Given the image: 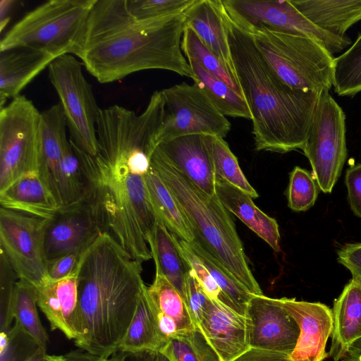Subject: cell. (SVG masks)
Masks as SVG:
<instances>
[{
	"instance_id": "cell-25",
	"label": "cell",
	"mask_w": 361,
	"mask_h": 361,
	"mask_svg": "<svg viewBox=\"0 0 361 361\" xmlns=\"http://www.w3.org/2000/svg\"><path fill=\"white\" fill-rule=\"evenodd\" d=\"M215 194L228 212L240 219L274 251L280 250V233L276 220L260 210L249 195L217 177Z\"/></svg>"
},
{
	"instance_id": "cell-3",
	"label": "cell",
	"mask_w": 361,
	"mask_h": 361,
	"mask_svg": "<svg viewBox=\"0 0 361 361\" xmlns=\"http://www.w3.org/2000/svg\"><path fill=\"white\" fill-rule=\"evenodd\" d=\"M222 16L236 76L250 111L255 149L278 153L302 149L320 94L281 81L251 35L228 16L223 4Z\"/></svg>"
},
{
	"instance_id": "cell-29",
	"label": "cell",
	"mask_w": 361,
	"mask_h": 361,
	"mask_svg": "<svg viewBox=\"0 0 361 361\" xmlns=\"http://www.w3.org/2000/svg\"><path fill=\"white\" fill-rule=\"evenodd\" d=\"M146 184L158 220L180 240L193 241L194 235L178 202L152 166L146 176Z\"/></svg>"
},
{
	"instance_id": "cell-45",
	"label": "cell",
	"mask_w": 361,
	"mask_h": 361,
	"mask_svg": "<svg viewBox=\"0 0 361 361\" xmlns=\"http://www.w3.org/2000/svg\"><path fill=\"white\" fill-rule=\"evenodd\" d=\"M338 261L352 274V279L361 285V243L348 244L338 251Z\"/></svg>"
},
{
	"instance_id": "cell-35",
	"label": "cell",
	"mask_w": 361,
	"mask_h": 361,
	"mask_svg": "<svg viewBox=\"0 0 361 361\" xmlns=\"http://www.w3.org/2000/svg\"><path fill=\"white\" fill-rule=\"evenodd\" d=\"M159 352L170 361H222L197 328L170 338Z\"/></svg>"
},
{
	"instance_id": "cell-54",
	"label": "cell",
	"mask_w": 361,
	"mask_h": 361,
	"mask_svg": "<svg viewBox=\"0 0 361 361\" xmlns=\"http://www.w3.org/2000/svg\"><path fill=\"white\" fill-rule=\"evenodd\" d=\"M49 361H66L63 355H51Z\"/></svg>"
},
{
	"instance_id": "cell-9",
	"label": "cell",
	"mask_w": 361,
	"mask_h": 361,
	"mask_svg": "<svg viewBox=\"0 0 361 361\" xmlns=\"http://www.w3.org/2000/svg\"><path fill=\"white\" fill-rule=\"evenodd\" d=\"M48 77L59 95L69 140L85 153L95 156L98 152L97 122L101 109L83 75L82 63L72 54L62 55L48 66Z\"/></svg>"
},
{
	"instance_id": "cell-52",
	"label": "cell",
	"mask_w": 361,
	"mask_h": 361,
	"mask_svg": "<svg viewBox=\"0 0 361 361\" xmlns=\"http://www.w3.org/2000/svg\"><path fill=\"white\" fill-rule=\"evenodd\" d=\"M47 349L39 347L30 357L25 361H49L51 355L47 353Z\"/></svg>"
},
{
	"instance_id": "cell-4",
	"label": "cell",
	"mask_w": 361,
	"mask_h": 361,
	"mask_svg": "<svg viewBox=\"0 0 361 361\" xmlns=\"http://www.w3.org/2000/svg\"><path fill=\"white\" fill-rule=\"evenodd\" d=\"M145 286L142 262L102 233L80 259L78 301L82 336L75 345L110 358L133 318Z\"/></svg>"
},
{
	"instance_id": "cell-14",
	"label": "cell",
	"mask_w": 361,
	"mask_h": 361,
	"mask_svg": "<svg viewBox=\"0 0 361 361\" xmlns=\"http://www.w3.org/2000/svg\"><path fill=\"white\" fill-rule=\"evenodd\" d=\"M245 317L250 348L290 355L296 345L300 329L277 298L253 295L247 304Z\"/></svg>"
},
{
	"instance_id": "cell-39",
	"label": "cell",
	"mask_w": 361,
	"mask_h": 361,
	"mask_svg": "<svg viewBox=\"0 0 361 361\" xmlns=\"http://www.w3.org/2000/svg\"><path fill=\"white\" fill-rule=\"evenodd\" d=\"M40 346L17 324L0 332V361H25Z\"/></svg>"
},
{
	"instance_id": "cell-24",
	"label": "cell",
	"mask_w": 361,
	"mask_h": 361,
	"mask_svg": "<svg viewBox=\"0 0 361 361\" xmlns=\"http://www.w3.org/2000/svg\"><path fill=\"white\" fill-rule=\"evenodd\" d=\"M183 15L185 27L192 29L202 42L237 77L224 24L221 0H195L183 11Z\"/></svg>"
},
{
	"instance_id": "cell-10",
	"label": "cell",
	"mask_w": 361,
	"mask_h": 361,
	"mask_svg": "<svg viewBox=\"0 0 361 361\" xmlns=\"http://www.w3.org/2000/svg\"><path fill=\"white\" fill-rule=\"evenodd\" d=\"M312 177L325 193L332 191L347 157L345 115L329 90L319 95L307 138L302 149Z\"/></svg>"
},
{
	"instance_id": "cell-8",
	"label": "cell",
	"mask_w": 361,
	"mask_h": 361,
	"mask_svg": "<svg viewBox=\"0 0 361 361\" xmlns=\"http://www.w3.org/2000/svg\"><path fill=\"white\" fill-rule=\"evenodd\" d=\"M41 112L23 95L0 109V190L20 176L38 171Z\"/></svg>"
},
{
	"instance_id": "cell-37",
	"label": "cell",
	"mask_w": 361,
	"mask_h": 361,
	"mask_svg": "<svg viewBox=\"0 0 361 361\" xmlns=\"http://www.w3.org/2000/svg\"><path fill=\"white\" fill-rule=\"evenodd\" d=\"M212 156L216 177L239 188L252 198L258 197L257 192L247 180L236 157L224 138L212 136Z\"/></svg>"
},
{
	"instance_id": "cell-17",
	"label": "cell",
	"mask_w": 361,
	"mask_h": 361,
	"mask_svg": "<svg viewBox=\"0 0 361 361\" xmlns=\"http://www.w3.org/2000/svg\"><path fill=\"white\" fill-rule=\"evenodd\" d=\"M280 305L297 322L300 334L289 355L293 361H323L329 354L326 346L334 329L333 312L321 302L278 299Z\"/></svg>"
},
{
	"instance_id": "cell-22",
	"label": "cell",
	"mask_w": 361,
	"mask_h": 361,
	"mask_svg": "<svg viewBox=\"0 0 361 361\" xmlns=\"http://www.w3.org/2000/svg\"><path fill=\"white\" fill-rule=\"evenodd\" d=\"M56 58L30 48L0 51V109L8 99H14Z\"/></svg>"
},
{
	"instance_id": "cell-18",
	"label": "cell",
	"mask_w": 361,
	"mask_h": 361,
	"mask_svg": "<svg viewBox=\"0 0 361 361\" xmlns=\"http://www.w3.org/2000/svg\"><path fill=\"white\" fill-rule=\"evenodd\" d=\"M78 267L70 276L47 281L35 287L37 306L46 316L52 331H61L75 345L82 338V329L78 301Z\"/></svg>"
},
{
	"instance_id": "cell-50",
	"label": "cell",
	"mask_w": 361,
	"mask_h": 361,
	"mask_svg": "<svg viewBox=\"0 0 361 361\" xmlns=\"http://www.w3.org/2000/svg\"><path fill=\"white\" fill-rule=\"evenodd\" d=\"M16 1L11 0H1L0 2V30L3 32L8 24L10 18L9 13L11 12L14 4Z\"/></svg>"
},
{
	"instance_id": "cell-23",
	"label": "cell",
	"mask_w": 361,
	"mask_h": 361,
	"mask_svg": "<svg viewBox=\"0 0 361 361\" xmlns=\"http://www.w3.org/2000/svg\"><path fill=\"white\" fill-rule=\"evenodd\" d=\"M1 207L49 219L62 207L38 171L25 173L0 190Z\"/></svg>"
},
{
	"instance_id": "cell-11",
	"label": "cell",
	"mask_w": 361,
	"mask_h": 361,
	"mask_svg": "<svg viewBox=\"0 0 361 361\" xmlns=\"http://www.w3.org/2000/svg\"><path fill=\"white\" fill-rule=\"evenodd\" d=\"M161 91L165 114L157 144L190 135L224 138L229 133L230 121L196 83L182 82Z\"/></svg>"
},
{
	"instance_id": "cell-31",
	"label": "cell",
	"mask_w": 361,
	"mask_h": 361,
	"mask_svg": "<svg viewBox=\"0 0 361 361\" xmlns=\"http://www.w3.org/2000/svg\"><path fill=\"white\" fill-rule=\"evenodd\" d=\"M188 61L192 72L194 82L203 90L224 116L251 119L249 106L243 97L195 61Z\"/></svg>"
},
{
	"instance_id": "cell-32",
	"label": "cell",
	"mask_w": 361,
	"mask_h": 361,
	"mask_svg": "<svg viewBox=\"0 0 361 361\" xmlns=\"http://www.w3.org/2000/svg\"><path fill=\"white\" fill-rule=\"evenodd\" d=\"M37 306L35 287L18 279L12 302L15 323L40 347L47 349L49 336L39 319Z\"/></svg>"
},
{
	"instance_id": "cell-7",
	"label": "cell",
	"mask_w": 361,
	"mask_h": 361,
	"mask_svg": "<svg viewBox=\"0 0 361 361\" xmlns=\"http://www.w3.org/2000/svg\"><path fill=\"white\" fill-rule=\"evenodd\" d=\"M96 0H50L27 12L1 38L0 51L30 48L73 54Z\"/></svg>"
},
{
	"instance_id": "cell-26",
	"label": "cell",
	"mask_w": 361,
	"mask_h": 361,
	"mask_svg": "<svg viewBox=\"0 0 361 361\" xmlns=\"http://www.w3.org/2000/svg\"><path fill=\"white\" fill-rule=\"evenodd\" d=\"M329 356L341 360L350 346L361 338V285L353 279L335 300Z\"/></svg>"
},
{
	"instance_id": "cell-13",
	"label": "cell",
	"mask_w": 361,
	"mask_h": 361,
	"mask_svg": "<svg viewBox=\"0 0 361 361\" xmlns=\"http://www.w3.org/2000/svg\"><path fill=\"white\" fill-rule=\"evenodd\" d=\"M48 219L1 207L0 250L18 279L34 287L47 279L44 231Z\"/></svg>"
},
{
	"instance_id": "cell-40",
	"label": "cell",
	"mask_w": 361,
	"mask_h": 361,
	"mask_svg": "<svg viewBox=\"0 0 361 361\" xmlns=\"http://www.w3.org/2000/svg\"><path fill=\"white\" fill-rule=\"evenodd\" d=\"M195 0H126L129 13L136 20H147L183 13Z\"/></svg>"
},
{
	"instance_id": "cell-28",
	"label": "cell",
	"mask_w": 361,
	"mask_h": 361,
	"mask_svg": "<svg viewBox=\"0 0 361 361\" xmlns=\"http://www.w3.org/2000/svg\"><path fill=\"white\" fill-rule=\"evenodd\" d=\"M155 271L162 274L180 293L186 302V276L189 266L178 238L158 221L148 237Z\"/></svg>"
},
{
	"instance_id": "cell-1",
	"label": "cell",
	"mask_w": 361,
	"mask_h": 361,
	"mask_svg": "<svg viewBox=\"0 0 361 361\" xmlns=\"http://www.w3.org/2000/svg\"><path fill=\"white\" fill-rule=\"evenodd\" d=\"M164 118V105L157 99H150L141 114L113 105L100 110L95 156L71 142L84 178L82 201L91 209L102 231L142 263L152 258L147 239L159 221L146 176Z\"/></svg>"
},
{
	"instance_id": "cell-34",
	"label": "cell",
	"mask_w": 361,
	"mask_h": 361,
	"mask_svg": "<svg viewBox=\"0 0 361 361\" xmlns=\"http://www.w3.org/2000/svg\"><path fill=\"white\" fill-rule=\"evenodd\" d=\"M181 49L188 61H195L243 97L237 77L229 71L221 60L202 42L190 27L185 28L181 40Z\"/></svg>"
},
{
	"instance_id": "cell-51",
	"label": "cell",
	"mask_w": 361,
	"mask_h": 361,
	"mask_svg": "<svg viewBox=\"0 0 361 361\" xmlns=\"http://www.w3.org/2000/svg\"><path fill=\"white\" fill-rule=\"evenodd\" d=\"M341 361H361V338L350 346L345 355Z\"/></svg>"
},
{
	"instance_id": "cell-33",
	"label": "cell",
	"mask_w": 361,
	"mask_h": 361,
	"mask_svg": "<svg viewBox=\"0 0 361 361\" xmlns=\"http://www.w3.org/2000/svg\"><path fill=\"white\" fill-rule=\"evenodd\" d=\"M188 243L221 288L227 306L245 316L247 304L254 294L195 241Z\"/></svg>"
},
{
	"instance_id": "cell-49",
	"label": "cell",
	"mask_w": 361,
	"mask_h": 361,
	"mask_svg": "<svg viewBox=\"0 0 361 361\" xmlns=\"http://www.w3.org/2000/svg\"><path fill=\"white\" fill-rule=\"evenodd\" d=\"M63 356L66 361H112L111 357L104 359L81 348L72 350Z\"/></svg>"
},
{
	"instance_id": "cell-41",
	"label": "cell",
	"mask_w": 361,
	"mask_h": 361,
	"mask_svg": "<svg viewBox=\"0 0 361 361\" xmlns=\"http://www.w3.org/2000/svg\"><path fill=\"white\" fill-rule=\"evenodd\" d=\"M18 277L6 255L0 251V329L6 331L14 321L12 302L16 283Z\"/></svg>"
},
{
	"instance_id": "cell-43",
	"label": "cell",
	"mask_w": 361,
	"mask_h": 361,
	"mask_svg": "<svg viewBox=\"0 0 361 361\" xmlns=\"http://www.w3.org/2000/svg\"><path fill=\"white\" fill-rule=\"evenodd\" d=\"M210 300L189 270L186 276V304L196 328L207 312Z\"/></svg>"
},
{
	"instance_id": "cell-5",
	"label": "cell",
	"mask_w": 361,
	"mask_h": 361,
	"mask_svg": "<svg viewBox=\"0 0 361 361\" xmlns=\"http://www.w3.org/2000/svg\"><path fill=\"white\" fill-rule=\"evenodd\" d=\"M151 166L178 202L195 241L254 295H263L247 263L228 211L216 195H209L156 152Z\"/></svg>"
},
{
	"instance_id": "cell-38",
	"label": "cell",
	"mask_w": 361,
	"mask_h": 361,
	"mask_svg": "<svg viewBox=\"0 0 361 361\" xmlns=\"http://www.w3.org/2000/svg\"><path fill=\"white\" fill-rule=\"evenodd\" d=\"M317 194L312 176L307 171L295 166L290 174L287 191L288 207L295 212L306 211L314 204Z\"/></svg>"
},
{
	"instance_id": "cell-42",
	"label": "cell",
	"mask_w": 361,
	"mask_h": 361,
	"mask_svg": "<svg viewBox=\"0 0 361 361\" xmlns=\"http://www.w3.org/2000/svg\"><path fill=\"white\" fill-rule=\"evenodd\" d=\"M178 241L182 253L189 266L190 271L194 275L207 296L210 299L219 300L227 306L226 298L221 288L204 264L191 250L187 242L182 240H178Z\"/></svg>"
},
{
	"instance_id": "cell-2",
	"label": "cell",
	"mask_w": 361,
	"mask_h": 361,
	"mask_svg": "<svg viewBox=\"0 0 361 361\" xmlns=\"http://www.w3.org/2000/svg\"><path fill=\"white\" fill-rule=\"evenodd\" d=\"M185 28L183 12L136 20L126 0H96L73 54L101 83L149 69L192 78L181 49Z\"/></svg>"
},
{
	"instance_id": "cell-16",
	"label": "cell",
	"mask_w": 361,
	"mask_h": 361,
	"mask_svg": "<svg viewBox=\"0 0 361 361\" xmlns=\"http://www.w3.org/2000/svg\"><path fill=\"white\" fill-rule=\"evenodd\" d=\"M212 140L205 135L180 136L159 142L154 152L202 191L214 195Z\"/></svg>"
},
{
	"instance_id": "cell-48",
	"label": "cell",
	"mask_w": 361,
	"mask_h": 361,
	"mask_svg": "<svg viewBox=\"0 0 361 361\" xmlns=\"http://www.w3.org/2000/svg\"><path fill=\"white\" fill-rule=\"evenodd\" d=\"M157 351L147 350L138 353L116 351L111 356L112 361H156Z\"/></svg>"
},
{
	"instance_id": "cell-46",
	"label": "cell",
	"mask_w": 361,
	"mask_h": 361,
	"mask_svg": "<svg viewBox=\"0 0 361 361\" xmlns=\"http://www.w3.org/2000/svg\"><path fill=\"white\" fill-rule=\"evenodd\" d=\"M345 184L350 208L357 216L361 218V164L347 170Z\"/></svg>"
},
{
	"instance_id": "cell-15",
	"label": "cell",
	"mask_w": 361,
	"mask_h": 361,
	"mask_svg": "<svg viewBox=\"0 0 361 361\" xmlns=\"http://www.w3.org/2000/svg\"><path fill=\"white\" fill-rule=\"evenodd\" d=\"M102 233L91 209L84 201L62 206L47 220L44 250L51 262L67 254L85 250Z\"/></svg>"
},
{
	"instance_id": "cell-12",
	"label": "cell",
	"mask_w": 361,
	"mask_h": 361,
	"mask_svg": "<svg viewBox=\"0 0 361 361\" xmlns=\"http://www.w3.org/2000/svg\"><path fill=\"white\" fill-rule=\"evenodd\" d=\"M228 16L243 27H264L271 31L314 39L331 54L340 52L351 44L314 25L290 0H222Z\"/></svg>"
},
{
	"instance_id": "cell-21",
	"label": "cell",
	"mask_w": 361,
	"mask_h": 361,
	"mask_svg": "<svg viewBox=\"0 0 361 361\" xmlns=\"http://www.w3.org/2000/svg\"><path fill=\"white\" fill-rule=\"evenodd\" d=\"M146 293L165 343L176 335L197 329L183 297L159 272L155 271L154 281L146 286Z\"/></svg>"
},
{
	"instance_id": "cell-36",
	"label": "cell",
	"mask_w": 361,
	"mask_h": 361,
	"mask_svg": "<svg viewBox=\"0 0 361 361\" xmlns=\"http://www.w3.org/2000/svg\"><path fill=\"white\" fill-rule=\"evenodd\" d=\"M333 86L340 96L361 92V33L347 51L334 59Z\"/></svg>"
},
{
	"instance_id": "cell-27",
	"label": "cell",
	"mask_w": 361,
	"mask_h": 361,
	"mask_svg": "<svg viewBox=\"0 0 361 361\" xmlns=\"http://www.w3.org/2000/svg\"><path fill=\"white\" fill-rule=\"evenodd\" d=\"M310 22L341 39L346 31L361 20V0H290Z\"/></svg>"
},
{
	"instance_id": "cell-44",
	"label": "cell",
	"mask_w": 361,
	"mask_h": 361,
	"mask_svg": "<svg viewBox=\"0 0 361 361\" xmlns=\"http://www.w3.org/2000/svg\"><path fill=\"white\" fill-rule=\"evenodd\" d=\"M84 252L85 250L71 252L49 262L47 279L55 281L72 274L78 267Z\"/></svg>"
},
{
	"instance_id": "cell-30",
	"label": "cell",
	"mask_w": 361,
	"mask_h": 361,
	"mask_svg": "<svg viewBox=\"0 0 361 361\" xmlns=\"http://www.w3.org/2000/svg\"><path fill=\"white\" fill-rule=\"evenodd\" d=\"M164 343L147 298L145 286L140 295L133 318L118 345L117 351L159 352Z\"/></svg>"
},
{
	"instance_id": "cell-6",
	"label": "cell",
	"mask_w": 361,
	"mask_h": 361,
	"mask_svg": "<svg viewBox=\"0 0 361 361\" xmlns=\"http://www.w3.org/2000/svg\"><path fill=\"white\" fill-rule=\"evenodd\" d=\"M238 25L251 35L267 64L288 86L321 94L333 85L335 58L317 42L264 27Z\"/></svg>"
},
{
	"instance_id": "cell-53",
	"label": "cell",
	"mask_w": 361,
	"mask_h": 361,
	"mask_svg": "<svg viewBox=\"0 0 361 361\" xmlns=\"http://www.w3.org/2000/svg\"><path fill=\"white\" fill-rule=\"evenodd\" d=\"M156 361H170L164 354L157 352Z\"/></svg>"
},
{
	"instance_id": "cell-19",
	"label": "cell",
	"mask_w": 361,
	"mask_h": 361,
	"mask_svg": "<svg viewBox=\"0 0 361 361\" xmlns=\"http://www.w3.org/2000/svg\"><path fill=\"white\" fill-rule=\"evenodd\" d=\"M197 328L222 361H234L250 348L246 317L219 300H210Z\"/></svg>"
},
{
	"instance_id": "cell-20",
	"label": "cell",
	"mask_w": 361,
	"mask_h": 361,
	"mask_svg": "<svg viewBox=\"0 0 361 361\" xmlns=\"http://www.w3.org/2000/svg\"><path fill=\"white\" fill-rule=\"evenodd\" d=\"M66 128V121L59 103L41 112V159L38 172L61 206V166L71 147Z\"/></svg>"
},
{
	"instance_id": "cell-47",
	"label": "cell",
	"mask_w": 361,
	"mask_h": 361,
	"mask_svg": "<svg viewBox=\"0 0 361 361\" xmlns=\"http://www.w3.org/2000/svg\"><path fill=\"white\" fill-rule=\"evenodd\" d=\"M234 361H293L289 355L282 353L250 348Z\"/></svg>"
}]
</instances>
